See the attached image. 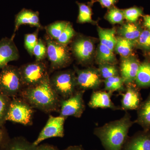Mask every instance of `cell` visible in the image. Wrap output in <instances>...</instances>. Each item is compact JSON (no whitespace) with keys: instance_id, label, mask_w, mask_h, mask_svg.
<instances>
[{"instance_id":"cell-1","label":"cell","mask_w":150,"mask_h":150,"mask_svg":"<svg viewBox=\"0 0 150 150\" xmlns=\"http://www.w3.org/2000/svg\"><path fill=\"white\" fill-rule=\"evenodd\" d=\"M135 123L127 111L122 118L96 127L94 135L100 141L105 150H123L129 138V129Z\"/></svg>"},{"instance_id":"cell-2","label":"cell","mask_w":150,"mask_h":150,"mask_svg":"<svg viewBox=\"0 0 150 150\" xmlns=\"http://www.w3.org/2000/svg\"><path fill=\"white\" fill-rule=\"evenodd\" d=\"M49 77L37 85L24 88L18 96L33 108L46 113L59 112L61 100L51 87Z\"/></svg>"},{"instance_id":"cell-3","label":"cell","mask_w":150,"mask_h":150,"mask_svg":"<svg viewBox=\"0 0 150 150\" xmlns=\"http://www.w3.org/2000/svg\"><path fill=\"white\" fill-rule=\"evenodd\" d=\"M24 88L19 68L7 65L0 71V92L10 98L18 96Z\"/></svg>"},{"instance_id":"cell-4","label":"cell","mask_w":150,"mask_h":150,"mask_svg":"<svg viewBox=\"0 0 150 150\" xmlns=\"http://www.w3.org/2000/svg\"><path fill=\"white\" fill-rule=\"evenodd\" d=\"M49 81L61 100L70 97L77 91L76 75L72 71H56L49 77Z\"/></svg>"},{"instance_id":"cell-5","label":"cell","mask_w":150,"mask_h":150,"mask_svg":"<svg viewBox=\"0 0 150 150\" xmlns=\"http://www.w3.org/2000/svg\"><path fill=\"white\" fill-rule=\"evenodd\" d=\"M45 41L47 46V58L50 63L49 74L67 67L71 59L67 45L58 43L47 35L45 36Z\"/></svg>"},{"instance_id":"cell-6","label":"cell","mask_w":150,"mask_h":150,"mask_svg":"<svg viewBox=\"0 0 150 150\" xmlns=\"http://www.w3.org/2000/svg\"><path fill=\"white\" fill-rule=\"evenodd\" d=\"M19 68L24 88L37 85L50 76L48 63L45 60L25 64Z\"/></svg>"},{"instance_id":"cell-7","label":"cell","mask_w":150,"mask_h":150,"mask_svg":"<svg viewBox=\"0 0 150 150\" xmlns=\"http://www.w3.org/2000/svg\"><path fill=\"white\" fill-rule=\"evenodd\" d=\"M34 108L20 97L12 98L6 117V121L24 126L33 124Z\"/></svg>"},{"instance_id":"cell-8","label":"cell","mask_w":150,"mask_h":150,"mask_svg":"<svg viewBox=\"0 0 150 150\" xmlns=\"http://www.w3.org/2000/svg\"><path fill=\"white\" fill-rule=\"evenodd\" d=\"M85 92L78 90L72 96L61 100L59 115L67 119L69 116L81 118L86 109L83 100Z\"/></svg>"},{"instance_id":"cell-9","label":"cell","mask_w":150,"mask_h":150,"mask_svg":"<svg viewBox=\"0 0 150 150\" xmlns=\"http://www.w3.org/2000/svg\"><path fill=\"white\" fill-rule=\"evenodd\" d=\"M67 118L62 116H49L46 125L33 142L35 146L44 140L52 138H63L64 136V124Z\"/></svg>"},{"instance_id":"cell-10","label":"cell","mask_w":150,"mask_h":150,"mask_svg":"<svg viewBox=\"0 0 150 150\" xmlns=\"http://www.w3.org/2000/svg\"><path fill=\"white\" fill-rule=\"evenodd\" d=\"M76 73L78 90H96L102 84V78L98 69L92 68L81 70L76 69Z\"/></svg>"},{"instance_id":"cell-11","label":"cell","mask_w":150,"mask_h":150,"mask_svg":"<svg viewBox=\"0 0 150 150\" xmlns=\"http://www.w3.org/2000/svg\"><path fill=\"white\" fill-rule=\"evenodd\" d=\"M72 50L80 64H86L91 59L94 46L90 39L83 37L76 38L72 45Z\"/></svg>"},{"instance_id":"cell-12","label":"cell","mask_w":150,"mask_h":150,"mask_svg":"<svg viewBox=\"0 0 150 150\" xmlns=\"http://www.w3.org/2000/svg\"><path fill=\"white\" fill-rule=\"evenodd\" d=\"M19 57V52L13 38L5 37L0 40V71L10 62L17 61Z\"/></svg>"},{"instance_id":"cell-13","label":"cell","mask_w":150,"mask_h":150,"mask_svg":"<svg viewBox=\"0 0 150 150\" xmlns=\"http://www.w3.org/2000/svg\"><path fill=\"white\" fill-rule=\"evenodd\" d=\"M120 94L122 96L120 106L122 110H137L142 103V96L139 88L133 83L126 85L125 92Z\"/></svg>"},{"instance_id":"cell-14","label":"cell","mask_w":150,"mask_h":150,"mask_svg":"<svg viewBox=\"0 0 150 150\" xmlns=\"http://www.w3.org/2000/svg\"><path fill=\"white\" fill-rule=\"evenodd\" d=\"M22 25H29L42 30L43 28L40 22L39 13L38 11H34L30 9L23 8L15 16L14 29L12 38H14L16 32Z\"/></svg>"},{"instance_id":"cell-15","label":"cell","mask_w":150,"mask_h":150,"mask_svg":"<svg viewBox=\"0 0 150 150\" xmlns=\"http://www.w3.org/2000/svg\"><path fill=\"white\" fill-rule=\"evenodd\" d=\"M113 93L106 91H95L92 93L88 103L92 108H104L113 110H122L121 106H116L112 102L111 97Z\"/></svg>"},{"instance_id":"cell-16","label":"cell","mask_w":150,"mask_h":150,"mask_svg":"<svg viewBox=\"0 0 150 150\" xmlns=\"http://www.w3.org/2000/svg\"><path fill=\"white\" fill-rule=\"evenodd\" d=\"M140 65L135 57L130 56L123 57L120 66V73L125 85L135 82Z\"/></svg>"},{"instance_id":"cell-17","label":"cell","mask_w":150,"mask_h":150,"mask_svg":"<svg viewBox=\"0 0 150 150\" xmlns=\"http://www.w3.org/2000/svg\"><path fill=\"white\" fill-rule=\"evenodd\" d=\"M123 150H150V131H141L129 137Z\"/></svg>"},{"instance_id":"cell-18","label":"cell","mask_w":150,"mask_h":150,"mask_svg":"<svg viewBox=\"0 0 150 150\" xmlns=\"http://www.w3.org/2000/svg\"><path fill=\"white\" fill-rule=\"evenodd\" d=\"M137 110V118L135 123L142 126L144 131H150V93Z\"/></svg>"},{"instance_id":"cell-19","label":"cell","mask_w":150,"mask_h":150,"mask_svg":"<svg viewBox=\"0 0 150 150\" xmlns=\"http://www.w3.org/2000/svg\"><path fill=\"white\" fill-rule=\"evenodd\" d=\"M36 146L23 137L10 139L1 150H35Z\"/></svg>"},{"instance_id":"cell-20","label":"cell","mask_w":150,"mask_h":150,"mask_svg":"<svg viewBox=\"0 0 150 150\" xmlns=\"http://www.w3.org/2000/svg\"><path fill=\"white\" fill-rule=\"evenodd\" d=\"M139 88L150 87V63L145 62L140 64L135 82Z\"/></svg>"},{"instance_id":"cell-21","label":"cell","mask_w":150,"mask_h":150,"mask_svg":"<svg viewBox=\"0 0 150 150\" xmlns=\"http://www.w3.org/2000/svg\"><path fill=\"white\" fill-rule=\"evenodd\" d=\"M142 31V28L139 25L130 23L123 24L118 29V33L121 37L137 41Z\"/></svg>"},{"instance_id":"cell-22","label":"cell","mask_w":150,"mask_h":150,"mask_svg":"<svg viewBox=\"0 0 150 150\" xmlns=\"http://www.w3.org/2000/svg\"><path fill=\"white\" fill-rule=\"evenodd\" d=\"M98 32L100 43L107 46L111 51H113L117 42V38L115 36L116 32L115 28L105 29L98 27Z\"/></svg>"},{"instance_id":"cell-23","label":"cell","mask_w":150,"mask_h":150,"mask_svg":"<svg viewBox=\"0 0 150 150\" xmlns=\"http://www.w3.org/2000/svg\"><path fill=\"white\" fill-rule=\"evenodd\" d=\"M103 82L104 84V90L106 91L112 93L118 91L121 93L126 90L125 83L119 75L105 79Z\"/></svg>"},{"instance_id":"cell-24","label":"cell","mask_w":150,"mask_h":150,"mask_svg":"<svg viewBox=\"0 0 150 150\" xmlns=\"http://www.w3.org/2000/svg\"><path fill=\"white\" fill-rule=\"evenodd\" d=\"M136 43L137 41L128 40L123 37H118L114 49L123 57H128L131 54Z\"/></svg>"},{"instance_id":"cell-25","label":"cell","mask_w":150,"mask_h":150,"mask_svg":"<svg viewBox=\"0 0 150 150\" xmlns=\"http://www.w3.org/2000/svg\"><path fill=\"white\" fill-rule=\"evenodd\" d=\"M97 61L99 64H108L115 65L116 63V59L113 51L101 43L98 48Z\"/></svg>"},{"instance_id":"cell-26","label":"cell","mask_w":150,"mask_h":150,"mask_svg":"<svg viewBox=\"0 0 150 150\" xmlns=\"http://www.w3.org/2000/svg\"><path fill=\"white\" fill-rule=\"evenodd\" d=\"M69 22L66 21H57L44 27L47 35L53 40L58 39L63 32Z\"/></svg>"},{"instance_id":"cell-27","label":"cell","mask_w":150,"mask_h":150,"mask_svg":"<svg viewBox=\"0 0 150 150\" xmlns=\"http://www.w3.org/2000/svg\"><path fill=\"white\" fill-rule=\"evenodd\" d=\"M76 4L79 7L78 22L81 23L93 22L92 19V12L90 6L78 2H76Z\"/></svg>"},{"instance_id":"cell-28","label":"cell","mask_w":150,"mask_h":150,"mask_svg":"<svg viewBox=\"0 0 150 150\" xmlns=\"http://www.w3.org/2000/svg\"><path fill=\"white\" fill-rule=\"evenodd\" d=\"M11 98L0 92V128L4 127L6 121V117Z\"/></svg>"},{"instance_id":"cell-29","label":"cell","mask_w":150,"mask_h":150,"mask_svg":"<svg viewBox=\"0 0 150 150\" xmlns=\"http://www.w3.org/2000/svg\"><path fill=\"white\" fill-rule=\"evenodd\" d=\"M106 20L112 24H121L124 18L123 10L112 6L105 15Z\"/></svg>"},{"instance_id":"cell-30","label":"cell","mask_w":150,"mask_h":150,"mask_svg":"<svg viewBox=\"0 0 150 150\" xmlns=\"http://www.w3.org/2000/svg\"><path fill=\"white\" fill-rule=\"evenodd\" d=\"M98 70L101 78L104 80L111 77L119 76L118 68L115 64H99Z\"/></svg>"},{"instance_id":"cell-31","label":"cell","mask_w":150,"mask_h":150,"mask_svg":"<svg viewBox=\"0 0 150 150\" xmlns=\"http://www.w3.org/2000/svg\"><path fill=\"white\" fill-rule=\"evenodd\" d=\"M39 29H37L35 32L32 33L26 34L24 36L25 48L28 53L30 56H33V48L37 44L38 41V34Z\"/></svg>"},{"instance_id":"cell-32","label":"cell","mask_w":150,"mask_h":150,"mask_svg":"<svg viewBox=\"0 0 150 150\" xmlns=\"http://www.w3.org/2000/svg\"><path fill=\"white\" fill-rule=\"evenodd\" d=\"M33 54L35 56V61H43L47 58L46 43L41 38H38L37 44L33 48Z\"/></svg>"},{"instance_id":"cell-33","label":"cell","mask_w":150,"mask_h":150,"mask_svg":"<svg viewBox=\"0 0 150 150\" xmlns=\"http://www.w3.org/2000/svg\"><path fill=\"white\" fill-rule=\"evenodd\" d=\"M124 18L131 23H135L143 14V9L137 6L123 10Z\"/></svg>"},{"instance_id":"cell-34","label":"cell","mask_w":150,"mask_h":150,"mask_svg":"<svg viewBox=\"0 0 150 150\" xmlns=\"http://www.w3.org/2000/svg\"><path fill=\"white\" fill-rule=\"evenodd\" d=\"M76 32L70 23L63 31L59 38L56 40V42L62 45H67L75 36Z\"/></svg>"},{"instance_id":"cell-35","label":"cell","mask_w":150,"mask_h":150,"mask_svg":"<svg viewBox=\"0 0 150 150\" xmlns=\"http://www.w3.org/2000/svg\"><path fill=\"white\" fill-rule=\"evenodd\" d=\"M140 47L146 50H150V30H143L137 40Z\"/></svg>"},{"instance_id":"cell-36","label":"cell","mask_w":150,"mask_h":150,"mask_svg":"<svg viewBox=\"0 0 150 150\" xmlns=\"http://www.w3.org/2000/svg\"><path fill=\"white\" fill-rule=\"evenodd\" d=\"M10 138L4 127L0 128V150H1Z\"/></svg>"},{"instance_id":"cell-37","label":"cell","mask_w":150,"mask_h":150,"mask_svg":"<svg viewBox=\"0 0 150 150\" xmlns=\"http://www.w3.org/2000/svg\"><path fill=\"white\" fill-rule=\"evenodd\" d=\"M118 0H92L93 2H98L103 8H110L114 6Z\"/></svg>"},{"instance_id":"cell-38","label":"cell","mask_w":150,"mask_h":150,"mask_svg":"<svg viewBox=\"0 0 150 150\" xmlns=\"http://www.w3.org/2000/svg\"><path fill=\"white\" fill-rule=\"evenodd\" d=\"M35 150H59L57 147L50 144H44L36 146Z\"/></svg>"},{"instance_id":"cell-39","label":"cell","mask_w":150,"mask_h":150,"mask_svg":"<svg viewBox=\"0 0 150 150\" xmlns=\"http://www.w3.org/2000/svg\"><path fill=\"white\" fill-rule=\"evenodd\" d=\"M144 25L148 29L150 30V15L145 16L144 17Z\"/></svg>"},{"instance_id":"cell-40","label":"cell","mask_w":150,"mask_h":150,"mask_svg":"<svg viewBox=\"0 0 150 150\" xmlns=\"http://www.w3.org/2000/svg\"><path fill=\"white\" fill-rule=\"evenodd\" d=\"M63 150H85L82 146L81 145H75L68 147Z\"/></svg>"}]
</instances>
